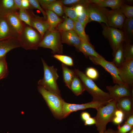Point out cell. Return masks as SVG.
Here are the masks:
<instances>
[{
	"label": "cell",
	"instance_id": "1",
	"mask_svg": "<svg viewBox=\"0 0 133 133\" xmlns=\"http://www.w3.org/2000/svg\"><path fill=\"white\" fill-rule=\"evenodd\" d=\"M74 71L82 81L85 90L92 96V101L109 102L113 99L109 93L106 92L99 88L83 72L78 69H75Z\"/></svg>",
	"mask_w": 133,
	"mask_h": 133
},
{
	"label": "cell",
	"instance_id": "2",
	"mask_svg": "<svg viewBox=\"0 0 133 133\" xmlns=\"http://www.w3.org/2000/svg\"><path fill=\"white\" fill-rule=\"evenodd\" d=\"M117 109L116 101L113 99L106 105L96 109L97 114L94 118L96 121L95 124L99 133L103 132L106 130L107 124L112 122L115 116V112Z\"/></svg>",
	"mask_w": 133,
	"mask_h": 133
},
{
	"label": "cell",
	"instance_id": "3",
	"mask_svg": "<svg viewBox=\"0 0 133 133\" xmlns=\"http://www.w3.org/2000/svg\"><path fill=\"white\" fill-rule=\"evenodd\" d=\"M41 60L43 66L44 75L43 78L38 81V84L47 90L61 96L57 83V81L59 77L57 69L54 68L53 66H48L42 58Z\"/></svg>",
	"mask_w": 133,
	"mask_h": 133
},
{
	"label": "cell",
	"instance_id": "4",
	"mask_svg": "<svg viewBox=\"0 0 133 133\" xmlns=\"http://www.w3.org/2000/svg\"><path fill=\"white\" fill-rule=\"evenodd\" d=\"M38 89L54 117L60 119L63 118V105L65 101L61 96L50 92L40 86H38Z\"/></svg>",
	"mask_w": 133,
	"mask_h": 133
},
{
	"label": "cell",
	"instance_id": "5",
	"mask_svg": "<svg viewBox=\"0 0 133 133\" xmlns=\"http://www.w3.org/2000/svg\"><path fill=\"white\" fill-rule=\"evenodd\" d=\"M40 34L33 27L26 24L19 40L21 47L25 50H37L42 40Z\"/></svg>",
	"mask_w": 133,
	"mask_h": 133
},
{
	"label": "cell",
	"instance_id": "6",
	"mask_svg": "<svg viewBox=\"0 0 133 133\" xmlns=\"http://www.w3.org/2000/svg\"><path fill=\"white\" fill-rule=\"evenodd\" d=\"M60 32L58 31H47L45 33L39 47L51 49L54 53H63V47Z\"/></svg>",
	"mask_w": 133,
	"mask_h": 133
},
{
	"label": "cell",
	"instance_id": "7",
	"mask_svg": "<svg viewBox=\"0 0 133 133\" xmlns=\"http://www.w3.org/2000/svg\"><path fill=\"white\" fill-rule=\"evenodd\" d=\"M102 33L105 37L109 41L113 50V56L120 45L124 41L122 30L102 25Z\"/></svg>",
	"mask_w": 133,
	"mask_h": 133
},
{
	"label": "cell",
	"instance_id": "8",
	"mask_svg": "<svg viewBox=\"0 0 133 133\" xmlns=\"http://www.w3.org/2000/svg\"><path fill=\"white\" fill-rule=\"evenodd\" d=\"M89 57L93 64L101 66L110 73L114 83L127 86L121 79L119 75L118 68L112 62L108 61L104 58H101L93 56H90Z\"/></svg>",
	"mask_w": 133,
	"mask_h": 133
},
{
	"label": "cell",
	"instance_id": "9",
	"mask_svg": "<svg viewBox=\"0 0 133 133\" xmlns=\"http://www.w3.org/2000/svg\"><path fill=\"white\" fill-rule=\"evenodd\" d=\"M108 102H101L97 101H91L81 104H71L64 101L63 108V118H65L71 113L78 110L92 108L96 110L103 106Z\"/></svg>",
	"mask_w": 133,
	"mask_h": 133
},
{
	"label": "cell",
	"instance_id": "10",
	"mask_svg": "<svg viewBox=\"0 0 133 133\" xmlns=\"http://www.w3.org/2000/svg\"><path fill=\"white\" fill-rule=\"evenodd\" d=\"M118 68L121 79L125 84L132 88L133 85V58L125 59Z\"/></svg>",
	"mask_w": 133,
	"mask_h": 133
},
{
	"label": "cell",
	"instance_id": "11",
	"mask_svg": "<svg viewBox=\"0 0 133 133\" xmlns=\"http://www.w3.org/2000/svg\"><path fill=\"white\" fill-rule=\"evenodd\" d=\"M87 6L89 15V22L92 21L103 22L109 26L106 15L108 10L98 7L90 2L88 4Z\"/></svg>",
	"mask_w": 133,
	"mask_h": 133
},
{
	"label": "cell",
	"instance_id": "12",
	"mask_svg": "<svg viewBox=\"0 0 133 133\" xmlns=\"http://www.w3.org/2000/svg\"><path fill=\"white\" fill-rule=\"evenodd\" d=\"M106 15L109 26L116 29H122L126 18L120 8L108 10Z\"/></svg>",
	"mask_w": 133,
	"mask_h": 133
},
{
	"label": "cell",
	"instance_id": "13",
	"mask_svg": "<svg viewBox=\"0 0 133 133\" xmlns=\"http://www.w3.org/2000/svg\"><path fill=\"white\" fill-rule=\"evenodd\" d=\"M106 89L116 101L123 97L133 96V89L126 85L116 84L113 86H106Z\"/></svg>",
	"mask_w": 133,
	"mask_h": 133
},
{
	"label": "cell",
	"instance_id": "14",
	"mask_svg": "<svg viewBox=\"0 0 133 133\" xmlns=\"http://www.w3.org/2000/svg\"><path fill=\"white\" fill-rule=\"evenodd\" d=\"M19 35L8 22L5 17H0V41L14 38L19 40Z\"/></svg>",
	"mask_w": 133,
	"mask_h": 133
},
{
	"label": "cell",
	"instance_id": "15",
	"mask_svg": "<svg viewBox=\"0 0 133 133\" xmlns=\"http://www.w3.org/2000/svg\"><path fill=\"white\" fill-rule=\"evenodd\" d=\"M60 33L62 42L73 46L78 50L81 40L74 30Z\"/></svg>",
	"mask_w": 133,
	"mask_h": 133
},
{
	"label": "cell",
	"instance_id": "16",
	"mask_svg": "<svg viewBox=\"0 0 133 133\" xmlns=\"http://www.w3.org/2000/svg\"><path fill=\"white\" fill-rule=\"evenodd\" d=\"M21 45L18 39L10 38L0 41V59L6 57L7 53Z\"/></svg>",
	"mask_w": 133,
	"mask_h": 133
},
{
	"label": "cell",
	"instance_id": "17",
	"mask_svg": "<svg viewBox=\"0 0 133 133\" xmlns=\"http://www.w3.org/2000/svg\"><path fill=\"white\" fill-rule=\"evenodd\" d=\"M31 27L36 29L40 34L42 39L45 33L50 28L47 20L34 14L32 20Z\"/></svg>",
	"mask_w": 133,
	"mask_h": 133
},
{
	"label": "cell",
	"instance_id": "18",
	"mask_svg": "<svg viewBox=\"0 0 133 133\" xmlns=\"http://www.w3.org/2000/svg\"><path fill=\"white\" fill-rule=\"evenodd\" d=\"M116 101L117 109L122 111L125 118L133 114V97H125L121 98Z\"/></svg>",
	"mask_w": 133,
	"mask_h": 133
},
{
	"label": "cell",
	"instance_id": "19",
	"mask_svg": "<svg viewBox=\"0 0 133 133\" xmlns=\"http://www.w3.org/2000/svg\"><path fill=\"white\" fill-rule=\"evenodd\" d=\"M18 12L11 13L5 17L9 24L20 35L24 29L25 24L19 18Z\"/></svg>",
	"mask_w": 133,
	"mask_h": 133
},
{
	"label": "cell",
	"instance_id": "20",
	"mask_svg": "<svg viewBox=\"0 0 133 133\" xmlns=\"http://www.w3.org/2000/svg\"><path fill=\"white\" fill-rule=\"evenodd\" d=\"M90 3L101 8L109 7L112 10L120 8L125 1L122 0H89Z\"/></svg>",
	"mask_w": 133,
	"mask_h": 133
},
{
	"label": "cell",
	"instance_id": "21",
	"mask_svg": "<svg viewBox=\"0 0 133 133\" xmlns=\"http://www.w3.org/2000/svg\"><path fill=\"white\" fill-rule=\"evenodd\" d=\"M122 29L124 37V42L127 43H132L133 39V18H126Z\"/></svg>",
	"mask_w": 133,
	"mask_h": 133
},
{
	"label": "cell",
	"instance_id": "22",
	"mask_svg": "<svg viewBox=\"0 0 133 133\" xmlns=\"http://www.w3.org/2000/svg\"><path fill=\"white\" fill-rule=\"evenodd\" d=\"M17 11L14 0H0V17H5Z\"/></svg>",
	"mask_w": 133,
	"mask_h": 133
},
{
	"label": "cell",
	"instance_id": "23",
	"mask_svg": "<svg viewBox=\"0 0 133 133\" xmlns=\"http://www.w3.org/2000/svg\"><path fill=\"white\" fill-rule=\"evenodd\" d=\"M78 50L82 52L86 58L90 56H93L101 58H104L96 51L89 42L81 40V43Z\"/></svg>",
	"mask_w": 133,
	"mask_h": 133
},
{
	"label": "cell",
	"instance_id": "24",
	"mask_svg": "<svg viewBox=\"0 0 133 133\" xmlns=\"http://www.w3.org/2000/svg\"><path fill=\"white\" fill-rule=\"evenodd\" d=\"M47 20L50 26L49 30L53 31L55 28L62 21L61 18L53 12L48 10H45Z\"/></svg>",
	"mask_w": 133,
	"mask_h": 133
},
{
	"label": "cell",
	"instance_id": "25",
	"mask_svg": "<svg viewBox=\"0 0 133 133\" xmlns=\"http://www.w3.org/2000/svg\"><path fill=\"white\" fill-rule=\"evenodd\" d=\"M70 89L77 96L81 94L85 90L82 81L75 73L71 82Z\"/></svg>",
	"mask_w": 133,
	"mask_h": 133
},
{
	"label": "cell",
	"instance_id": "26",
	"mask_svg": "<svg viewBox=\"0 0 133 133\" xmlns=\"http://www.w3.org/2000/svg\"><path fill=\"white\" fill-rule=\"evenodd\" d=\"M61 66L64 82L66 86L70 89L71 82L75 74V72L62 63Z\"/></svg>",
	"mask_w": 133,
	"mask_h": 133
},
{
	"label": "cell",
	"instance_id": "27",
	"mask_svg": "<svg viewBox=\"0 0 133 133\" xmlns=\"http://www.w3.org/2000/svg\"><path fill=\"white\" fill-rule=\"evenodd\" d=\"M74 21L66 16L64 20L60 23L57 26L58 31L60 33L73 30Z\"/></svg>",
	"mask_w": 133,
	"mask_h": 133
},
{
	"label": "cell",
	"instance_id": "28",
	"mask_svg": "<svg viewBox=\"0 0 133 133\" xmlns=\"http://www.w3.org/2000/svg\"><path fill=\"white\" fill-rule=\"evenodd\" d=\"M18 15L20 19L26 24L31 27V23L34 13L30 9L19 10Z\"/></svg>",
	"mask_w": 133,
	"mask_h": 133
},
{
	"label": "cell",
	"instance_id": "29",
	"mask_svg": "<svg viewBox=\"0 0 133 133\" xmlns=\"http://www.w3.org/2000/svg\"><path fill=\"white\" fill-rule=\"evenodd\" d=\"M123 43L120 45L113 56L114 58L112 62L117 68L119 67L125 60L123 48Z\"/></svg>",
	"mask_w": 133,
	"mask_h": 133
},
{
	"label": "cell",
	"instance_id": "30",
	"mask_svg": "<svg viewBox=\"0 0 133 133\" xmlns=\"http://www.w3.org/2000/svg\"><path fill=\"white\" fill-rule=\"evenodd\" d=\"M45 9V10H48L53 12L58 16H61L64 13L63 5L60 0H56Z\"/></svg>",
	"mask_w": 133,
	"mask_h": 133
},
{
	"label": "cell",
	"instance_id": "31",
	"mask_svg": "<svg viewBox=\"0 0 133 133\" xmlns=\"http://www.w3.org/2000/svg\"><path fill=\"white\" fill-rule=\"evenodd\" d=\"M75 25L74 30L81 40L89 42V38L85 33L84 28L77 20L74 21Z\"/></svg>",
	"mask_w": 133,
	"mask_h": 133
},
{
	"label": "cell",
	"instance_id": "32",
	"mask_svg": "<svg viewBox=\"0 0 133 133\" xmlns=\"http://www.w3.org/2000/svg\"><path fill=\"white\" fill-rule=\"evenodd\" d=\"M88 4L85 5L83 12L80 15L78 16L77 19L84 28L89 21V15L87 6Z\"/></svg>",
	"mask_w": 133,
	"mask_h": 133
},
{
	"label": "cell",
	"instance_id": "33",
	"mask_svg": "<svg viewBox=\"0 0 133 133\" xmlns=\"http://www.w3.org/2000/svg\"><path fill=\"white\" fill-rule=\"evenodd\" d=\"M8 73V70L6 57L0 59V80L6 78Z\"/></svg>",
	"mask_w": 133,
	"mask_h": 133
},
{
	"label": "cell",
	"instance_id": "34",
	"mask_svg": "<svg viewBox=\"0 0 133 133\" xmlns=\"http://www.w3.org/2000/svg\"><path fill=\"white\" fill-rule=\"evenodd\" d=\"M53 57L66 65L73 66L74 65L73 60L69 56L61 54H56Z\"/></svg>",
	"mask_w": 133,
	"mask_h": 133
},
{
	"label": "cell",
	"instance_id": "35",
	"mask_svg": "<svg viewBox=\"0 0 133 133\" xmlns=\"http://www.w3.org/2000/svg\"><path fill=\"white\" fill-rule=\"evenodd\" d=\"M120 9L122 13L127 18H133V6L123 3Z\"/></svg>",
	"mask_w": 133,
	"mask_h": 133
},
{
	"label": "cell",
	"instance_id": "36",
	"mask_svg": "<svg viewBox=\"0 0 133 133\" xmlns=\"http://www.w3.org/2000/svg\"><path fill=\"white\" fill-rule=\"evenodd\" d=\"M123 48L125 60L133 58V45L132 43H125L124 44L123 43Z\"/></svg>",
	"mask_w": 133,
	"mask_h": 133
},
{
	"label": "cell",
	"instance_id": "37",
	"mask_svg": "<svg viewBox=\"0 0 133 133\" xmlns=\"http://www.w3.org/2000/svg\"><path fill=\"white\" fill-rule=\"evenodd\" d=\"M63 9L64 13L67 17L74 21L77 19L78 16L74 6L69 7L63 6Z\"/></svg>",
	"mask_w": 133,
	"mask_h": 133
},
{
	"label": "cell",
	"instance_id": "38",
	"mask_svg": "<svg viewBox=\"0 0 133 133\" xmlns=\"http://www.w3.org/2000/svg\"><path fill=\"white\" fill-rule=\"evenodd\" d=\"M60 1L63 5L66 6L86 5L90 3L89 0H62Z\"/></svg>",
	"mask_w": 133,
	"mask_h": 133
},
{
	"label": "cell",
	"instance_id": "39",
	"mask_svg": "<svg viewBox=\"0 0 133 133\" xmlns=\"http://www.w3.org/2000/svg\"><path fill=\"white\" fill-rule=\"evenodd\" d=\"M86 75L92 80H96L99 77V73L97 70L93 67L87 68L86 70Z\"/></svg>",
	"mask_w": 133,
	"mask_h": 133
},
{
	"label": "cell",
	"instance_id": "40",
	"mask_svg": "<svg viewBox=\"0 0 133 133\" xmlns=\"http://www.w3.org/2000/svg\"><path fill=\"white\" fill-rule=\"evenodd\" d=\"M32 9H36L39 10L42 13L44 18L47 20V16L45 11L41 7L38 0H29Z\"/></svg>",
	"mask_w": 133,
	"mask_h": 133
},
{
	"label": "cell",
	"instance_id": "41",
	"mask_svg": "<svg viewBox=\"0 0 133 133\" xmlns=\"http://www.w3.org/2000/svg\"><path fill=\"white\" fill-rule=\"evenodd\" d=\"M133 127L125 124L122 126L119 124L117 127V131L118 133H127L133 129Z\"/></svg>",
	"mask_w": 133,
	"mask_h": 133
},
{
	"label": "cell",
	"instance_id": "42",
	"mask_svg": "<svg viewBox=\"0 0 133 133\" xmlns=\"http://www.w3.org/2000/svg\"><path fill=\"white\" fill-rule=\"evenodd\" d=\"M38 0L40 5L44 9L56 1L55 0Z\"/></svg>",
	"mask_w": 133,
	"mask_h": 133
},
{
	"label": "cell",
	"instance_id": "43",
	"mask_svg": "<svg viewBox=\"0 0 133 133\" xmlns=\"http://www.w3.org/2000/svg\"><path fill=\"white\" fill-rule=\"evenodd\" d=\"M86 5L79 4L74 6L75 10L78 16L81 14L83 10L84 6Z\"/></svg>",
	"mask_w": 133,
	"mask_h": 133
},
{
	"label": "cell",
	"instance_id": "44",
	"mask_svg": "<svg viewBox=\"0 0 133 133\" xmlns=\"http://www.w3.org/2000/svg\"><path fill=\"white\" fill-rule=\"evenodd\" d=\"M21 3L24 9L28 10L32 9L29 0H21Z\"/></svg>",
	"mask_w": 133,
	"mask_h": 133
},
{
	"label": "cell",
	"instance_id": "45",
	"mask_svg": "<svg viewBox=\"0 0 133 133\" xmlns=\"http://www.w3.org/2000/svg\"><path fill=\"white\" fill-rule=\"evenodd\" d=\"M81 116L82 119L84 121L91 117L90 114L85 111L82 112L81 114Z\"/></svg>",
	"mask_w": 133,
	"mask_h": 133
},
{
	"label": "cell",
	"instance_id": "46",
	"mask_svg": "<svg viewBox=\"0 0 133 133\" xmlns=\"http://www.w3.org/2000/svg\"><path fill=\"white\" fill-rule=\"evenodd\" d=\"M15 7L17 10L24 9L23 8L21 0H14Z\"/></svg>",
	"mask_w": 133,
	"mask_h": 133
},
{
	"label": "cell",
	"instance_id": "47",
	"mask_svg": "<svg viewBox=\"0 0 133 133\" xmlns=\"http://www.w3.org/2000/svg\"><path fill=\"white\" fill-rule=\"evenodd\" d=\"M95 120L94 117H90L84 121V125L85 126L95 124Z\"/></svg>",
	"mask_w": 133,
	"mask_h": 133
},
{
	"label": "cell",
	"instance_id": "48",
	"mask_svg": "<svg viewBox=\"0 0 133 133\" xmlns=\"http://www.w3.org/2000/svg\"><path fill=\"white\" fill-rule=\"evenodd\" d=\"M115 116L123 118H125V116L123 112L121 110L117 109L115 111Z\"/></svg>",
	"mask_w": 133,
	"mask_h": 133
},
{
	"label": "cell",
	"instance_id": "49",
	"mask_svg": "<svg viewBox=\"0 0 133 133\" xmlns=\"http://www.w3.org/2000/svg\"><path fill=\"white\" fill-rule=\"evenodd\" d=\"M125 124H127L132 126H133V114L129 116L127 118V120L125 122Z\"/></svg>",
	"mask_w": 133,
	"mask_h": 133
},
{
	"label": "cell",
	"instance_id": "50",
	"mask_svg": "<svg viewBox=\"0 0 133 133\" xmlns=\"http://www.w3.org/2000/svg\"><path fill=\"white\" fill-rule=\"evenodd\" d=\"M124 119L123 118L115 116L113 119L112 122L115 124L119 125L123 122Z\"/></svg>",
	"mask_w": 133,
	"mask_h": 133
},
{
	"label": "cell",
	"instance_id": "51",
	"mask_svg": "<svg viewBox=\"0 0 133 133\" xmlns=\"http://www.w3.org/2000/svg\"><path fill=\"white\" fill-rule=\"evenodd\" d=\"M117 131H115L109 128L104 132L99 133H116Z\"/></svg>",
	"mask_w": 133,
	"mask_h": 133
},
{
	"label": "cell",
	"instance_id": "52",
	"mask_svg": "<svg viewBox=\"0 0 133 133\" xmlns=\"http://www.w3.org/2000/svg\"><path fill=\"white\" fill-rule=\"evenodd\" d=\"M128 133H133V129H132Z\"/></svg>",
	"mask_w": 133,
	"mask_h": 133
},
{
	"label": "cell",
	"instance_id": "53",
	"mask_svg": "<svg viewBox=\"0 0 133 133\" xmlns=\"http://www.w3.org/2000/svg\"><path fill=\"white\" fill-rule=\"evenodd\" d=\"M116 133H118V132L117 131V132Z\"/></svg>",
	"mask_w": 133,
	"mask_h": 133
}]
</instances>
